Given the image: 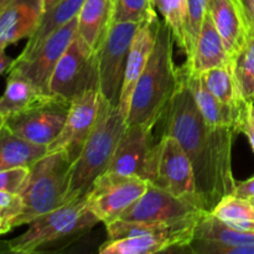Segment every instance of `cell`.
Instances as JSON below:
<instances>
[{
    "mask_svg": "<svg viewBox=\"0 0 254 254\" xmlns=\"http://www.w3.org/2000/svg\"><path fill=\"white\" fill-rule=\"evenodd\" d=\"M10 1H11V0H0V12L5 9V6H6Z\"/></svg>",
    "mask_w": 254,
    "mask_h": 254,
    "instance_id": "ab89813d",
    "label": "cell"
},
{
    "mask_svg": "<svg viewBox=\"0 0 254 254\" xmlns=\"http://www.w3.org/2000/svg\"><path fill=\"white\" fill-rule=\"evenodd\" d=\"M102 99L101 92L92 89L72 101L66 123L47 151H64L73 163L96 126Z\"/></svg>",
    "mask_w": 254,
    "mask_h": 254,
    "instance_id": "4fadbf2b",
    "label": "cell"
},
{
    "mask_svg": "<svg viewBox=\"0 0 254 254\" xmlns=\"http://www.w3.org/2000/svg\"><path fill=\"white\" fill-rule=\"evenodd\" d=\"M72 161L64 151H47L30 166L25 185L19 193L22 210L12 220V228L64 205Z\"/></svg>",
    "mask_w": 254,
    "mask_h": 254,
    "instance_id": "277c9868",
    "label": "cell"
},
{
    "mask_svg": "<svg viewBox=\"0 0 254 254\" xmlns=\"http://www.w3.org/2000/svg\"><path fill=\"white\" fill-rule=\"evenodd\" d=\"M230 61L231 57L228 56L222 37L207 11L192 55L183 66L189 71L201 74L211 68L223 66Z\"/></svg>",
    "mask_w": 254,
    "mask_h": 254,
    "instance_id": "44dd1931",
    "label": "cell"
},
{
    "mask_svg": "<svg viewBox=\"0 0 254 254\" xmlns=\"http://www.w3.org/2000/svg\"><path fill=\"white\" fill-rule=\"evenodd\" d=\"M198 222V221H197ZM196 223L166 232L150 233L136 237L108 240L101 246V254H154L161 252H180L195 235Z\"/></svg>",
    "mask_w": 254,
    "mask_h": 254,
    "instance_id": "5bb4252c",
    "label": "cell"
},
{
    "mask_svg": "<svg viewBox=\"0 0 254 254\" xmlns=\"http://www.w3.org/2000/svg\"><path fill=\"white\" fill-rule=\"evenodd\" d=\"M174 46L173 35L160 19L154 50L134 88L127 117L128 124H145L153 130L158 124L180 83V68L174 60Z\"/></svg>",
    "mask_w": 254,
    "mask_h": 254,
    "instance_id": "7a4b0ae2",
    "label": "cell"
},
{
    "mask_svg": "<svg viewBox=\"0 0 254 254\" xmlns=\"http://www.w3.org/2000/svg\"><path fill=\"white\" fill-rule=\"evenodd\" d=\"M193 238L231 246H254V232H242L226 225L222 220L205 212L195 227Z\"/></svg>",
    "mask_w": 254,
    "mask_h": 254,
    "instance_id": "484cf974",
    "label": "cell"
},
{
    "mask_svg": "<svg viewBox=\"0 0 254 254\" xmlns=\"http://www.w3.org/2000/svg\"><path fill=\"white\" fill-rule=\"evenodd\" d=\"M205 212L207 211L197 202L148 184L145 192L118 220L178 223L200 218Z\"/></svg>",
    "mask_w": 254,
    "mask_h": 254,
    "instance_id": "8fae6325",
    "label": "cell"
},
{
    "mask_svg": "<svg viewBox=\"0 0 254 254\" xmlns=\"http://www.w3.org/2000/svg\"><path fill=\"white\" fill-rule=\"evenodd\" d=\"M208 12L232 60L245 46L251 35L237 0H210Z\"/></svg>",
    "mask_w": 254,
    "mask_h": 254,
    "instance_id": "d6986e66",
    "label": "cell"
},
{
    "mask_svg": "<svg viewBox=\"0 0 254 254\" xmlns=\"http://www.w3.org/2000/svg\"><path fill=\"white\" fill-rule=\"evenodd\" d=\"M4 126H5V117L0 113V131H1V129L4 128Z\"/></svg>",
    "mask_w": 254,
    "mask_h": 254,
    "instance_id": "60d3db41",
    "label": "cell"
},
{
    "mask_svg": "<svg viewBox=\"0 0 254 254\" xmlns=\"http://www.w3.org/2000/svg\"><path fill=\"white\" fill-rule=\"evenodd\" d=\"M208 1L210 0H188L189 22H188V51L185 57L189 60L192 55L197 37L200 35L203 20L208 11Z\"/></svg>",
    "mask_w": 254,
    "mask_h": 254,
    "instance_id": "4dcf8cb0",
    "label": "cell"
},
{
    "mask_svg": "<svg viewBox=\"0 0 254 254\" xmlns=\"http://www.w3.org/2000/svg\"><path fill=\"white\" fill-rule=\"evenodd\" d=\"M76 34L77 17H74L45 40L29 57L25 60H15L9 71L17 72L29 79L40 92L50 94L49 86L52 73Z\"/></svg>",
    "mask_w": 254,
    "mask_h": 254,
    "instance_id": "7c38bea8",
    "label": "cell"
},
{
    "mask_svg": "<svg viewBox=\"0 0 254 254\" xmlns=\"http://www.w3.org/2000/svg\"><path fill=\"white\" fill-rule=\"evenodd\" d=\"M250 32H254V0H237Z\"/></svg>",
    "mask_w": 254,
    "mask_h": 254,
    "instance_id": "d590c367",
    "label": "cell"
},
{
    "mask_svg": "<svg viewBox=\"0 0 254 254\" xmlns=\"http://www.w3.org/2000/svg\"><path fill=\"white\" fill-rule=\"evenodd\" d=\"M250 112H251V116H252L254 119V103L253 102H250Z\"/></svg>",
    "mask_w": 254,
    "mask_h": 254,
    "instance_id": "b9f144b4",
    "label": "cell"
},
{
    "mask_svg": "<svg viewBox=\"0 0 254 254\" xmlns=\"http://www.w3.org/2000/svg\"><path fill=\"white\" fill-rule=\"evenodd\" d=\"M42 14V0H11L0 12V46L29 39Z\"/></svg>",
    "mask_w": 254,
    "mask_h": 254,
    "instance_id": "ac0fdd59",
    "label": "cell"
},
{
    "mask_svg": "<svg viewBox=\"0 0 254 254\" xmlns=\"http://www.w3.org/2000/svg\"><path fill=\"white\" fill-rule=\"evenodd\" d=\"M250 200H251V202H252L253 205H254V198H250Z\"/></svg>",
    "mask_w": 254,
    "mask_h": 254,
    "instance_id": "7bdbcfd3",
    "label": "cell"
},
{
    "mask_svg": "<svg viewBox=\"0 0 254 254\" xmlns=\"http://www.w3.org/2000/svg\"><path fill=\"white\" fill-rule=\"evenodd\" d=\"M253 103H254V98H253Z\"/></svg>",
    "mask_w": 254,
    "mask_h": 254,
    "instance_id": "ee69618b",
    "label": "cell"
},
{
    "mask_svg": "<svg viewBox=\"0 0 254 254\" xmlns=\"http://www.w3.org/2000/svg\"><path fill=\"white\" fill-rule=\"evenodd\" d=\"M153 144V129L145 124H128L119 139L107 171L144 179Z\"/></svg>",
    "mask_w": 254,
    "mask_h": 254,
    "instance_id": "9a60e30c",
    "label": "cell"
},
{
    "mask_svg": "<svg viewBox=\"0 0 254 254\" xmlns=\"http://www.w3.org/2000/svg\"><path fill=\"white\" fill-rule=\"evenodd\" d=\"M52 94L40 92L31 82L15 71H9L6 87L0 97V113L7 118L20 113Z\"/></svg>",
    "mask_w": 254,
    "mask_h": 254,
    "instance_id": "603a6c76",
    "label": "cell"
},
{
    "mask_svg": "<svg viewBox=\"0 0 254 254\" xmlns=\"http://www.w3.org/2000/svg\"><path fill=\"white\" fill-rule=\"evenodd\" d=\"M156 126L160 135L174 136L183 146L192 164L198 197L211 212L235 190L232 146L238 131L231 127L210 128L206 124L181 72L180 83Z\"/></svg>",
    "mask_w": 254,
    "mask_h": 254,
    "instance_id": "6da1fadb",
    "label": "cell"
},
{
    "mask_svg": "<svg viewBox=\"0 0 254 254\" xmlns=\"http://www.w3.org/2000/svg\"><path fill=\"white\" fill-rule=\"evenodd\" d=\"M139 24L117 22L109 30L97 54L98 89L111 106L118 107L129 49Z\"/></svg>",
    "mask_w": 254,
    "mask_h": 254,
    "instance_id": "9c48e42d",
    "label": "cell"
},
{
    "mask_svg": "<svg viewBox=\"0 0 254 254\" xmlns=\"http://www.w3.org/2000/svg\"><path fill=\"white\" fill-rule=\"evenodd\" d=\"M98 222L84 198L72 201L35 218L22 235L1 242L2 250L17 254L36 253L49 245L77 238Z\"/></svg>",
    "mask_w": 254,
    "mask_h": 254,
    "instance_id": "5b68a950",
    "label": "cell"
},
{
    "mask_svg": "<svg viewBox=\"0 0 254 254\" xmlns=\"http://www.w3.org/2000/svg\"><path fill=\"white\" fill-rule=\"evenodd\" d=\"M159 21H160V19L141 24L139 29L136 30L133 41L130 44L128 60H127L126 73H124L123 86H122L121 98H119L118 104L119 111L122 112V114L126 118L128 117L129 108H130L134 88H135L140 76L143 74L149 59L151 56V52L154 50Z\"/></svg>",
    "mask_w": 254,
    "mask_h": 254,
    "instance_id": "2e32d148",
    "label": "cell"
},
{
    "mask_svg": "<svg viewBox=\"0 0 254 254\" xmlns=\"http://www.w3.org/2000/svg\"><path fill=\"white\" fill-rule=\"evenodd\" d=\"M208 91L225 106L237 112H243L248 102L242 97L233 72L232 60L223 66L215 67L201 73Z\"/></svg>",
    "mask_w": 254,
    "mask_h": 254,
    "instance_id": "d4e9b609",
    "label": "cell"
},
{
    "mask_svg": "<svg viewBox=\"0 0 254 254\" xmlns=\"http://www.w3.org/2000/svg\"><path fill=\"white\" fill-rule=\"evenodd\" d=\"M144 180L203 207L196 191L192 164L174 136L160 135L158 141H154L144 171Z\"/></svg>",
    "mask_w": 254,
    "mask_h": 254,
    "instance_id": "8992f818",
    "label": "cell"
},
{
    "mask_svg": "<svg viewBox=\"0 0 254 254\" xmlns=\"http://www.w3.org/2000/svg\"><path fill=\"white\" fill-rule=\"evenodd\" d=\"M30 168H14L0 170V191L20 193L25 185Z\"/></svg>",
    "mask_w": 254,
    "mask_h": 254,
    "instance_id": "1f68e13d",
    "label": "cell"
},
{
    "mask_svg": "<svg viewBox=\"0 0 254 254\" xmlns=\"http://www.w3.org/2000/svg\"><path fill=\"white\" fill-rule=\"evenodd\" d=\"M92 89H98L97 54L76 34L52 73L49 91L72 102Z\"/></svg>",
    "mask_w": 254,
    "mask_h": 254,
    "instance_id": "52a82bcc",
    "label": "cell"
},
{
    "mask_svg": "<svg viewBox=\"0 0 254 254\" xmlns=\"http://www.w3.org/2000/svg\"><path fill=\"white\" fill-rule=\"evenodd\" d=\"M211 213L222 221H254V205L250 198L230 193L212 208Z\"/></svg>",
    "mask_w": 254,
    "mask_h": 254,
    "instance_id": "f546056e",
    "label": "cell"
},
{
    "mask_svg": "<svg viewBox=\"0 0 254 254\" xmlns=\"http://www.w3.org/2000/svg\"><path fill=\"white\" fill-rule=\"evenodd\" d=\"M156 11L168 25L175 45L184 52L188 51V0H154Z\"/></svg>",
    "mask_w": 254,
    "mask_h": 254,
    "instance_id": "4316f807",
    "label": "cell"
},
{
    "mask_svg": "<svg viewBox=\"0 0 254 254\" xmlns=\"http://www.w3.org/2000/svg\"><path fill=\"white\" fill-rule=\"evenodd\" d=\"M71 102L50 96L20 113L5 118L11 133L37 145H51L66 123Z\"/></svg>",
    "mask_w": 254,
    "mask_h": 254,
    "instance_id": "30bf717a",
    "label": "cell"
},
{
    "mask_svg": "<svg viewBox=\"0 0 254 254\" xmlns=\"http://www.w3.org/2000/svg\"><path fill=\"white\" fill-rule=\"evenodd\" d=\"M232 193L240 197L254 198V175L245 181H237Z\"/></svg>",
    "mask_w": 254,
    "mask_h": 254,
    "instance_id": "e575fe53",
    "label": "cell"
},
{
    "mask_svg": "<svg viewBox=\"0 0 254 254\" xmlns=\"http://www.w3.org/2000/svg\"><path fill=\"white\" fill-rule=\"evenodd\" d=\"M128 122L118 107L102 99L93 130L76 160L71 164L66 202L82 200L98 176L106 173Z\"/></svg>",
    "mask_w": 254,
    "mask_h": 254,
    "instance_id": "3957f363",
    "label": "cell"
},
{
    "mask_svg": "<svg viewBox=\"0 0 254 254\" xmlns=\"http://www.w3.org/2000/svg\"><path fill=\"white\" fill-rule=\"evenodd\" d=\"M146 189L144 179L106 171L96 179L84 200L89 211L107 226L118 220Z\"/></svg>",
    "mask_w": 254,
    "mask_h": 254,
    "instance_id": "ba28073f",
    "label": "cell"
},
{
    "mask_svg": "<svg viewBox=\"0 0 254 254\" xmlns=\"http://www.w3.org/2000/svg\"><path fill=\"white\" fill-rule=\"evenodd\" d=\"M116 0H84L77 15V35L97 52L113 26Z\"/></svg>",
    "mask_w": 254,
    "mask_h": 254,
    "instance_id": "ffe728a7",
    "label": "cell"
},
{
    "mask_svg": "<svg viewBox=\"0 0 254 254\" xmlns=\"http://www.w3.org/2000/svg\"><path fill=\"white\" fill-rule=\"evenodd\" d=\"M5 49H6V47L0 46V74H2L4 72L9 71L15 61V59H11L10 56H7Z\"/></svg>",
    "mask_w": 254,
    "mask_h": 254,
    "instance_id": "8d00e7d4",
    "label": "cell"
},
{
    "mask_svg": "<svg viewBox=\"0 0 254 254\" xmlns=\"http://www.w3.org/2000/svg\"><path fill=\"white\" fill-rule=\"evenodd\" d=\"M84 0H60L54 7L45 11L34 34L27 39L26 46L15 60H25L39 49L55 31L77 17Z\"/></svg>",
    "mask_w": 254,
    "mask_h": 254,
    "instance_id": "7402d4cb",
    "label": "cell"
},
{
    "mask_svg": "<svg viewBox=\"0 0 254 254\" xmlns=\"http://www.w3.org/2000/svg\"><path fill=\"white\" fill-rule=\"evenodd\" d=\"M159 19L154 0H116L113 22L145 24Z\"/></svg>",
    "mask_w": 254,
    "mask_h": 254,
    "instance_id": "f1b7e54d",
    "label": "cell"
},
{
    "mask_svg": "<svg viewBox=\"0 0 254 254\" xmlns=\"http://www.w3.org/2000/svg\"><path fill=\"white\" fill-rule=\"evenodd\" d=\"M47 153V146L27 141L15 135L6 127L0 131V170L30 168Z\"/></svg>",
    "mask_w": 254,
    "mask_h": 254,
    "instance_id": "cb8c5ba5",
    "label": "cell"
},
{
    "mask_svg": "<svg viewBox=\"0 0 254 254\" xmlns=\"http://www.w3.org/2000/svg\"><path fill=\"white\" fill-rule=\"evenodd\" d=\"M240 131L241 133L246 134V136L250 140L251 146H252L253 151H254V119L253 117L251 116L250 112V102H248L247 106V111H246L245 117L242 119V123L240 126Z\"/></svg>",
    "mask_w": 254,
    "mask_h": 254,
    "instance_id": "836d02e7",
    "label": "cell"
},
{
    "mask_svg": "<svg viewBox=\"0 0 254 254\" xmlns=\"http://www.w3.org/2000/svg\"><path fill=\"white\" fill-rule=\"evenodd\" d=\"M12 230L11 220L5 215L2 211H0V236L10 232Z\"/></svg>",
    "mask_w": 254,
    "mask_h": 254,
    "instance_id": "74e56055",
    "label": "cell"
},
{
    "mask_svg": "<svg viewBox=\"0 0 254 254\" xmlns=\"http://www.w3.org/2000/svg\"><path fill=\"white\" fill-rule=\"evenodd\" d=\"M233 72L241 94L247 102L254 98V32L250 35L245 46L232 59Z\"/></svg>",
    "mask_w": 254,
    "mask_h": 254,
    "instance_id": "83f0119b",
    "label": "cell"
},
{
    "mask_svg": "<svg viewBox=\"0 0 254 254\" xmlns=\"http://www.w3.org/2000/svg\"><path fill=\"white\" fill-rule=\"evenodd\" d=\"M180 72L192 93L193 99H195L206 124L210 128L231 127V128H235L238 133H241L240 126L242 123L246 111H247V107L243 112H237L231 107L225 106L208 91L206 84L203 83L201 74L189 71L184 66L180 67Z\"/></svg>",
    "mask_w": 254,
    "mask_h": 254,
    "instance_id": "e0dca14e",
    "label": "cell"
},
{
    "mask_svg": "<svg viewBox=\"0 0 254 254\" xmlns=\"http://www.w3.org/2000/svg\"><path fill=\"white\" fill-rule=\"evenodd\" d=\"M21 210L22 200L19 193L0 191V211H2L11 220V222L21 212Z\"/></svg>",
    "mask_w": 254,
    "mask_h": 254,
    "instance_id": "d6a6232c",
    "label": "cell"
},
{
    "mask_svg": "<svg viewBox=\"0 0 254 254\" xmlns=\"http://www.w3.org/2000/svg\"><path fill=\"white\" fill-rule=\"evenodd\" d=\"M59 1L60 0H42V9H44V12L50 10L51 7H54Z\"/></svg>",
    "mask_w": 254,
    "mask_h": 254,
    "instance_id": "f35d334b",
    "label": "cell"
}]
</instances>
